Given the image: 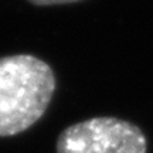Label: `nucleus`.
I'll return each instance as SVG.
<instances>
[{"mask_svg": "<svg viewBox=\"0 0 153 153\" xmlns=\"http://www.w3.org/2000/svg\"><path fill=\"white\" fill-rule=\"evenodd\" d=\"M36 6H55V4H68V3H76L81 0H27Z\"/></svg>", "mask_w": 153, "mask_h": 153, "instance_id": "obj_3", "label": "nucleus"}, {"mask_svg": "<svg viewBox=\"0 0 153 153\" xmlns=\"http://www.w3.org/2000/svg\"><path fill=\"white\" fill-rule=\"evenodd\" d=\"M55 148L57 153H146L148 140L135 123L99 116L65 128Z\"/></svg>", "mask_w": 153, "mask_h": 153, "instance_id": "obj_2", "label": "nucleus"}, {"mask_svg": "<svg viewBox=\"0 0 153 153\" xmlns=\"http://www.w3.org/2000/svg\"><path fill=\"white\" fill-rule=\"evenodd\" d=\"M55 91L53 68L34 55L0 58V137L33 126L48 108Z\"/></svg>", "mask_w": 153, "mask_h": 153, "instance_id": "obj_1", "label": "nucleus"}]
</instances>
